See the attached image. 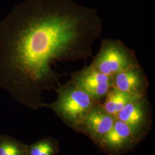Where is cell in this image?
Instances as JSON below:
<instances>
[{
    "instance_id": "6da1fadb",
    "label": "cell",
    "mask_w": 155,
    "mask_h": 155,
    "mask_svg": "<svg viewBox=\"0 0 155 155\" xmlns=\"http://www.w3.org/2000/svg\"><path fill=\"white\" fill-rule=\"evenodd\" d=\"M34 7L18 28L11 56L15 80L7 89L38 110L45 105L43 91L60 84L52 64L91 57L103 26L96 10L74 0H47Z\"/></svg>"
},
{
    "instance_id": "7a4b0ae2",
    "label": "cell",
    "mask_w": 155,
    "mask_h": 155,
    "mask_svg": "<svg viewBox=\"0 0 155 155\" xmlns=\"http://www.w3.org/2000/svg\"><path fill=\"white\" fill-rule=\"evenodd\" d=\"M56 100L44 107L51 109L67 126L76 130L90 109L98 102L76 84L68 81L55 90Z\"/></svg>"
},
{
    "instance_id": "3957f363",
    "label": "cell",
    "mask_w": 155,
    "mask_h": 155,
    "mask_svg": "<svg viewBox=\"0 0 155 155\" xmlns=\"http://www.w3.org/2000/svg\"><path fill=\"white\" fill-rule=\"evenodd\" d=\"M139 64L134 52L121 40L106 39L102 41L98 52L90 65L113 78L118 72Z\"/></svg>"
},
{
    "instance_id": "277c9868",
    "label": "cell",
    "mask_w": 155,
    "mask_h": 155,
    "mask_svg": "<svg viewBox=\"0 0 155 155\" xmlns=\"http://www.w3.org/2000/svg\"><path fill=\"white\" fill-rule=\"evenodd\" d=\"M116 119L125 123L140 141L149 133L151 125L150 107L147 97L127 103L117 114Z\"/></svg>"
},
{
    "instance_id": "5b68a950",
    "label": "cell",
    "mask_w": 155,
    "mask_h": 155,
    "mask_svg": "<svg viewBox=\"0 0 155 155\" xmlns=\"http://www.w3.org/2000/svg\"><path fill=\"white\" fill-rule=\"evenodd\" d=\"M70 81L76 84L94 101L101 103L112 87V78L89 65L73 72Z\"/></svg>"
},
{
    "instance_id": "8992f818",
    "label": "cell",
    "mask_w": 155,
    "mask_h": 155,
    "mask_svg": "<svg viewBox=\"0 0 155 155\" xmlns=\"http://www.w3.org/2000/svg\"><path fill=\"white\" fill-rule=\"evenodd\" d=\"M139 142L130 128L116 119L112 128L96 145L109 155H122L133 150Z\"/></svg>"
},
{
    "instance_id": "52a82bcc",
    "label": "cell",
    "mask_w": 155,
    "mask_h": 155,
    "mask_svg": "<svg viewBox=\"0 0 155 155\" xmlns=\"http://www.w3.org/2000/svg\"><path fill=\"white\" fill-rule=\"evenodd\" d=\"M116 120L98 102L90 109L75 131L84 134L96 144L112 128Z\"/></svg>"
},
{
    "instance_id": "ba28073f",
    "label": "cell",
    "mask_w": 155,
    "mask_h": 155,
    "mask_svg": "<svg viewBox=\"0 0 155 155\" xmlns=\"http://www.w3.org/2000/svg\"><path fill=\"white\" fill-rule=\"evenodd\" d=\"M112 81L111 87L138 97L146 96L149 86L140 64L118 72L112 78Z\"/></svg>"
},
{
    "instance_id": "9c48e42d",
    "label": "cell",
    "mask_w": 155,
    "mask_h": 155,
    "mask_svg": "<svg viewBox=\"0 0 155 155\" xmlns=\"http://www.w3.org/2000/svg\"><path fill=\"white\" fill-rule=\"evenodd\" d=\"M139 97H141L128 94L111 87L106 94L103 104H101L109 114L116 118L117 114L127 103Z\"/></svg>"
},
{
    "instance_id": "30bf717a",
    "label": "cell",
    "mask_w": 155,
    "mask_h": 155,
    "mask_svg": "<svg viewBox=\"0 0 155 155\" xmlns=\"http://www.w3.org/2000/svg\"><path fill=\"white\" fill-rule=\"evenodd\" d=\"M28 146L11 136L0 135V155H28Z\"/></svg>"
},
{
    "instance_id": "8fae6325",
    "label": "cell",
    "mask_w": 155,
    "mask_h": 155,
    "mask_svg": "<svg viewBox=\"0 0 155 155\" xmlns=\"http://www.w3.org/2000/svg\"><path fill=\"white\" fill-rule=\"evenodd\" d=\"M59 152L58 141L50 137H43L28 146V155H56Z\"/></svg>"
}]
</instances>
